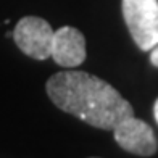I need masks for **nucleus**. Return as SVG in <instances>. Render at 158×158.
<instances>
[{
  "instance_id": "f03ea898",
  "label": "nucleus",
  "mask_w": 158,
  "mask_h": 158,
  "mask_svg": "<svg viewBox=\"0 0 158 158\" xmlns=\"http://www.w3.org/2000/svg\"><path fill=\"white\" fill-rule=\"evenodd\" d=\"M123 16L140 50L158 45V0H123Z\"/></svg>"
},
{
  "instance_id": "39448f33",
  "label": "nucleus",
  "mask_w": 158,
  "mask_h": 158,
  "mask_svg": "<svg viewBox=\"0 0 158 158\" xmlns=\"http://www.w3.org/2000/svg\"><path fill=\"white\" fill-rule=\"evenodd\" d=\"M85 39L73 26H63L53 32L52 58L63 68H76L85 60Z\"/></svg>"
},
{
  "instance_id": "20e7f679",
  "label": "nucleus",
  "mask_w": 158,
  "mask_h": 158,
  "mask_svg": "<svg viewBox=\"0 0 158 158\" xmlns=\"http://www.w3.org/2000/svg\"><path fill=\"white\" fill-rule=\"evenodd\" d=\"M113 135L118 145L129 153L139 156H150L156 152L158 140L145 121L132 114L113 127Z\"/></svg>"
},
{
  "instance_id": "7ed1b4c3",
  "label": "nucleus",
  "mask_w": 158,
  "mask_h": 158,
  "mask_svg": "<svg viewBox=\"0 0 158 158\" xmlns=\"http://www.w3.org/2000/svg\"><path fill=\"white\" fill-rule=\"evenodd\" d=\"M53 32L55 31L45 19L39 16H24L13 29V40L24 55L34 60H47L52 56Z\"/></svg>"
},
{
  "instance_id": "0eeeda50",
  "label": "nucleus",
  "mask_w": 158,
  "mask_h": 158,
  "mask_svg": "<svg viewBox=\"0 0 158 158\" xmlns=\"http://www.w3.org/2000/svg\"><path fill=\"white\" fill-rule=\"evenodd\" d=\"M153 113H155V119H156V123H158V98H156L155 106H153Z\"/></svg>"
},
{
  "instance_id": "f257e3e1",
  "label": "nucleus",
  "mask_w": 158,
  "mask_h": 158,
  "mask_svg": "<svg viewBox=\"0 0 158 158\" xmlns=\"http://www.w3.org/2000/svg\"><path fill=\"white\" fill-rule=\"evenodd\" d=\"M47 95L60 110L98 129H113L134 114L131 103L119 92L85 71H61L45 84Z\"/></svg>"
},
{
  "instance_id": "423d86ee",
  "label": "nucleus",
  "mask_w": 158,
  "mask_h": 158,
  "mask_svg": "<svg viewBox=\"0 0 158 158\" xmlns=\"http://www.w3.org/2000/svg\"><path fill=\"white\" fill-rule=\"evenodd\" d=\"M150 61H152V64L158 66V45H155L152 48V53H150Z\"/></svg>"
}]
</instances>
